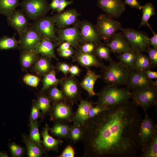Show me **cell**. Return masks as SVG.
Wrapping results in <instances>:
<instances>
[{
  "mask_svg": "<svg viewBox=\"0 0 157 157\" xmlns=\"http://www.w3.org/2000/svg\"><path fill=\"white\" fill-rule=\"evenodd\" d=\"M132 100L108 107L88 119L82 136L86 156L136 157L140 149L142 118Z\"/></svg>",
  "mask_w": 157,
  "mask_h": 157,
  "instance_id": "6da1fadb",
  "label": "cell"
},
{
  "mask_svg": "<svg viewBox=\"0 0 157 157\" xmlns=\"http://www.w3.org/2000/svg\"><path fill=\"white\" fill-rule=\"evenodd\" d=\"M101 68V78L107 85L119 87L126 85L131 69L122 62L113 60Z\"/></svg>",
  "mask_w": 157,
  "mask_h": 157,
  "instance_id": "7a4b0ae2",
  "label": "cell"
},
{
  "mask_svg": "<svg viewBox=\"0 0 157 157\" xmlns=\"http://www.w3.org/2000/svg\"><path fill=\"white\" fill-rule=\"evenodd\" d=\"M95 104L108 107L126 102L131 99L130 90L127 88L107 85L97 94Z\"/></svg>",
  "mask_w": 157,
  "mask_h": 157,
  "instance_id": "3957f363",
  "label": "cell"
},
{
  "mask_svg": "<svg viewBox=\"0 0 157 157\" xmlns=\"http://www.w3.org/2000/svg\"><path fill=\"white\" fill-rule=\"evenodd\" d=\"M99 37L106 43L108 42L118 31L122 28L119 21L106 14L98 16L94 26Z\"/></svg>",
  "mask_w": 157,
  "mask_h": 157,
  "instance_id": "277c9868",
  "label": "cell"
},
{
  "mask_svg": "<svg viewBox=\"0 0 157 157\" xmlns=\"http://www.w3.org/2000/svg\"><path fill=\"white\" fill-rule=\"evenodd\" d=\"M131 99L146 112L157 103V85L143 87L132 90Z\"/></svg>",
  "mask_w": 157,
  "mask_h": 157,
  "instance_id": "5b68a950",
  "label": "cell"
},
{
  "mask_svg": "<svg viewBox=\"0 0 157 157\" xmlns=\"http://www.w3.org/2000/svg\"><path fill=\"white\" fill-rule=\"evenodd\" d=\"M131 50L137 54L143 53L150 47V38L144 33L131 28L121 30Z\"/></svg>",
  "mask_w": 157,
  "mask_h": 157,
  "instance_id": "8992f818",
  "label": "cell"
},
{
  "mask_svg": "<svg viewBox=\"0 0 157 157\" xmlns=\"http://www.w3.org/2000/svg\"><path fill=\"white\" fill-rule=\"evenodd\" d=\"M20 5L27 17L33 20L43 17L50 9L47 0H23Z\"/></svg>",
  "mask_w": 157,
  "mask_h": 157,
  "instance_id": "52a82bcc",
  "label": "cell"
},
{
  "mask_svg": "<svg viewBox=\"0 0 157 157\" xmlns=\"http://www.w3.org/2000/svg\"><path fill=\"white\" fill-rule=\"evenodd\" d=\"M157 134V126L153 120L145 112L139 131L140 149L143 152L151 140Z\"/></svg>",
  "mask_w": 157,
  "mask_h": 157,
  "instance_id": "ba28073f",
  "label": "cell"
},
{
  "mask_svg": "<svg viewBox=\"0 0 157 157\" xmlns=\"http://www.w3.org/2000/svg\"><path fill=\"white\" fill-rule=\"evenodd\" d=\"M42 38L41 34L32 25L28 26L20 35L18 48L21 51H33Z\"/></svg>",
  "mask_w": 157,
  "mask_h": 157,
  "instance_id": "9c48e42d",
  "label": "cell"
},
{
  "mask_svg": "<svg viewBox=\"0 0 157 157\" xmlns=\"http://www.w3.org/2000/svg\"><path fill=\"white\" fill-rule=\"evenodd\" d=\"M32 25L38 31L43 37L53 42L56 43L57 41L52 17H43L36 20Z\"/></svg>",
  "mask_w": 157,
  "mask_h": 157,
  "instance_id": "30bf717a",
  "label": "cell"
},
{
  "mask_svg": "<svg viewBox=\"0 0 157 157\" xmlns=\"http://www.w3.org/2000/svg\"><path fill=\"white\" fill-rule=\"evenodd\" d=\"M57 39L58 43L64 42H69L71 46L76 48L80 43L81 35L78 24H75L71 27L58 28Z\"/></svg>",
  "mask_w": 157,
  "mask_h": 157,
  "instance_id": "8fae6325",
  "label": "cell"
},
{
  "mask_svg": "<svg viewBox=\"0 0 157 157\" xmlns=\"http://www.w3.org/2000/svg\"><path fill=\"white\" fill-rule=\"evenodd\" d=\"M157 85V80L148 78L142 71L132 69L131 70L126 88L130 90L148 86Z\"/></svg>",
  "mask_w": 157,
  "mask_h": 157,
  "instance_id": "7c38bea8",
  "label": "cell"
},
{
  "mask_svg": "<svg viewBox=\"0 0 157 157\" xmlns=\"http://www.w3.org/2000/svg\"><path fill=\"white\" fill-rule=\"evenodd\" d=\"M97 3L106 14L113 18L119 17L125 9L122 0H97Z\"/></svg>",
  "mask_w": 157,
  "mask_h": 157,
  "instance_id": "4fadbf2b",
  "label": "cell"
},
{
  "mask_svg": "<svg viewBox=\"0 0 157 157\" xmlns=\"http://www.w3.org/2000/svg\"><path fill=\"white\" fill-rule=\"evenodd\" d=\"M24 13L22 10H16L6 16L8 25L16 30L19 36L29 26L28 20Z\"/></svg>",
  "mask_w": 157,
  "mask_h": 157,
  "instance_id": "5bb4252c",
  "label": "cell"
},
{
  "mask_svg": "<svg viewBox=\"0 0 157 157\" xmlns=\"http://www.w3.org/2000/svg\"><path fill=\"white\" fill-rule=\"evenodd\" d=\"M79 14L74 9H71L57 13L52 18L56 25L58 28H62L75 24L78 19Z\"/></svg>",
  "mask_w": 157,
  "mask_h": 157,
  "instance_id": "9a60e30c",
  "label": "cell"
},
{
  "mask_svg": "<svg viewBox=\"0 0 157 157\" xmlns=\"http://www.w3.org/2000/svg\"><path fill=\"white\" fill-rule=\"evenodd\" d=\"M81 35L80 42H90L96 44L101 43L94 26L90 22L84 20L78 24Z\"/></svg>",
  "mask_w": 157,
  "mask_h": 157,
  "instance_id": "2e32d148",
  "label": "cell"
},
{
  "mask_svg": "<svg viewBox=\"0 0 157 157\" xmlns=\"http://www.w3.org/2000/svg\"><path fill=\"white\" fill-rule=\"evenodd\" d=\"M73 60L77 62L88 69L92 67L101 69L105 66L95 54L84 53L80 51H78L73 56Z\"/></svg>",
  "mask_w": 157,
  "mask_h": 157,
  "instance_id": "e0dca14e",
  "label": "cell"
},
{
  "mask_svg": "<svg viewBox=\"0 0 157 157\" xmlns=\"http://www.w3.org/2000/svg\"><path fill=\"white\" fill-rule=\"evenodd\" d=\"M104 44L114 53L132 51L121 32L117 33L108 42Z\"/></svg>",
  "mask_w": 157,
  "mask_h": 157,
  "instance_id": "ac0fdd59",
  "label": "cell"
},
{
  "mask_svg": "<svg viewBox=\"0 0 157 157\" xmlns=\"http://www.w3.org/2000/svg\"><path fill=\"white\" fill-rule=\"evenodd\" d=\"M61 89L63 94L68 99L73 100L78 96L79 88L76 80L71 76L61 80Z\"/></svg>",
  "mask_w": 157,
  "mask_h": 157,
  "instance_id": "d6986e66",
  "label": "cell"
},
{
  "mask_svg": "<svg viewBox=\"0 0 157 157\" xmlns=\"http://www.w3.org/2000/svg\"><path fill=\"white\" fill-rule=\"evenodd\" d=\"M58 44L53 43L48 39L43 37L34 51L37 54L46 56L50 59L54 58L58 60L55 54L54 48Z\"/></svg>",
  "mask_w": 157,
  "mask_h": 157,
  "instance_id": "ffe728a7",
  "label": "cell"
},
{
  "mask_svg": "<svg viewBox=\"0 0 157 157\" xmlns=\"http://www.w3.org/2000/svg\"><path fill=\"white\" fill-rule=\"evenodd\" d=\"M93 103L90 101H81L74 117V121L77 125H83L88 119V116Z\"/></svg>",
  "mask_w": 157,
  "mask_h": 157,
  "instance_id": "44dd1931",
  "label": "cell"
},
{
  "mask_svg": "<svg viewBox=\"0 0 157 157\" xmlns=\"http://www.w3.org/2000/svg\"><path fill=\"white\" fill-rule=\"evenodd\" d=\"M31 68L32 72L41 76L48 73L54 67L51 63L50 59L42 55L39 56Z\"/></svg>",
  "mask_w": 157,
  "mask_h": 157,
  "instance_id": "7402d4cb",
  "label": "cell"
},
{
  "mask_svg": "<svg viewBox=\"0 0 157 157\" xmlns=\"http://www.w3.org/2000/svg\"><path fill=\"white\" fill-rule=\"evenodd\" d=\"M87 73L85 77L80 83L81 87L88 93L89 96L91 97L96 94L94 90V86L97 80L101 78L100 75L88 69Z\"/></svg>",
  "mask_w": 157,
  "mask_h": 157,
  "instance_id": "603a6c76",
  "label": "cell"
},
{
  "mask_svg": "<svg viewBox=\"0 0 157 157\" xmlns=\"http://www.w3.org/2000/svg\"><path fill=\"white\" fill-rule=\"evenodd\" d=\"M39 56V55L33 51H21L20 56L21 69L23 72H26L31 67Z\"/></svg>",
  "mask_w": 157,
  "mask_h": 157,
  "instance_id": "cb8c5ba5",
  "label": "cell"
},
{
  "mask_svg": "<svg viewBox=\"0 0 157 157\" xmlns=\"http://www.w3.org/2000/svg\"><path fill=\"white\" fill-rule=\"evenodd\" d=\"M142 10L143 13L142 16L139 28L142 26H146L153 32L154 31L148 21L152 16L156 14L154 5L152 3L148 2L146 4L142 6Z\"/></svg>",
  "mask_w": 157,
  "mask_h": 157,
  "instance_id": "d4e9b609",
  "label": "cell"
},
{
  "mask_svg": "<svg viewBox=\"0 0 157 157\" xmlns=\"http://www.w3.org/2000/svg\"><path fill=\"white\" fill-rule=\"evenodd\" d=\"M153 68L148 56L143 53L137 54L133 69L143 71L151 70Z\"/></svg>",
  "mask_w": 157,
  "mask_h": 157,
  "instance_id": "484cf974",
  "label": "cell"
},
{
  "mask_svg": "<svg viewBox=\"0 0 157 157\" xmlns=\"http://www.w3.org/2000/svg\"><path fill=\"white\" fill-rule=\"evenodd\" d=\"M20 0H0V15L7 16L16 10Z\"/></svg>",
  "mask_w": 157,
  "mask_h": 157,
  "instance_id": "4316f807",
  "label": "cell"
},
{
  "mask_svg": "<svg viewBox=\"0 0 157 157\" xmlns=\"http://www.w3.org/2000/svg\"><path fill=\"white\" fill-rule=\"evenodd\" d=\"M61 80L56 76V71L54 67L48 73L44 76L42 79V87L41 91L43 92L51 87L57 85L60 83Z\"/></svg>",
  "mask_w": 157,
  "mask_h": 157,
  "instance_id": "83f0119b",
  "label": "cell"
},
{
  "mask_svg": "<svg viewBox=\"0 0 157 157\" xmlns=\"http://www.w3.org/2000/svg\"><path fill=\"white\" fill-rule=\"evenodd\" d=\"M137 55L134 52L131 51L119 54L117 58L131 70L133 69Z\"/></svg>",
  "mask_w": 157,
  "mask_h": 157,
  "instance_id": "f1b7e54d",
  "label": "cell"
},
{
  "mask_svg": "<svg viewBox=\"0 0 157 157\" xmlns=\"http://www.w3.org/2000/svg\"><path fill=\"white\" fill-rule=\"evenodd\" d=\"M54 113L56 118L64 119L68 118L70 116L71 111L67 105L63 102H60L56 105Z\"/></svg>",
  "mask_w": 157,
  "mask_h": 157,
  "instance_id": "f546056e",
  "label": "cell"
},
{
  "mask_svg": "<svg viewBox=\"0 0 157 157\" xmlns=\"http://www.w3.org/2000/svg\"><path fill=\"white\" fill-rule=\"evenodd\" d=\"M19 44V41L16 39L15 35L12 37L5 36L0 38V50L18 48Z\"/></svg>",
  "mask_w": 157,
  "mask_h": 157,
  "instance_id": "4dcf8cb0",
  "label": "cell"
},
{
  "mask_svg": "<svg viewBox=\"0 0 157 157\" xmlns=\"http://www.w3.org/2000/svg\"><path fill=\"white\" fill-rule=\"evenodd\" d=\"M111 52L108 47L101 43L96 45L94 53L99 59H104L109 62L113 60L110 56Z\"/></svg>",
  "mask_w": 157,
  "mask_h": 157,
  "instance_id": "1f68e13d",
  "label": "cell"
},
{
  "mask_svg": "<svg viewBox=\"0 0 157 157\" xmlns=\"http://www.w3.org/2000/svg\"><path fill=\"white\" fill-rule=\"evenodd\" d=\"M138 157H157V134L154 136L144 150Z\"/></svg>",
  "mask_w": 157,
  "mask_h": 157,
  "instance_id": "d6a6232c",
  "label": "cell"
},
{
  "mask_svg": "<svg viewBox=\"0 0 157 157\" xmlns=\"http://www.w3.org/2000/svg\"><path fill=\"white\" fill-rule=\"evenodd\" d=\"M43 142L44 146L48 149H52L57 147L59 142L50 135L48 133V129L46 126L42 133Z\"/></svg>",
  "mask_w": 157,
  "mask_h": 157,
  "instance_id": "836d02e7",
  "label": "cell"
},
{
  "mask_svg": "<svg viewBox=\"0 0 157 157\" xmlns=\"http://www.w3.org/2000/svg\"><path fill=\"white\" fill-rule=\"evenodd\" d=\"M26 144L28 149V154L30 157H38L42 154L41 148L32 141L26 140Z\"/></svg>",
  "mask_w": 157,
  "mask_h": 157,
  "instance_id": "e575fe53",
  "label": "cell"
},
{
  "mask_svg": "<svg viewBox=\"0 0 157 157\" xmlns=\"http://www.w3.org/2000/svg\"><path fill=\"white\" fill-rule=\"evenodd\" d=\"M31 126L30 137L31 140L42 149L41 144L40 134L37 122L35 121L31 122Z\"/></svg>",
  "mask_w": 157,
  "mask_h": 157,
  "instance_id": "d590c367",
  "label": "cell"
},
{
  "mask_svg": "<svg viewBox=\"0 0 157 157\" xmlns=\"http://www.w3.org/2000/svg\"><path fill=\"white\" fill-rule=\"evenodd\" d=\"M38 107L40 110L43 113L48 110L50 106V100L45 95L40 96L37 101Z\"/></svg>",
  "mask_w": 157,
  "mask_h": 157,
  "instance_id": "8d00e7d4",
  "label": "cell"
},
{
  "mask_svg": "<svg viewBox=\"0 0 157 157\" xmlns=\"http://www.w3.org/2000/svg\"><path fill=\"white\" fill-rule=\"evenodd\" d=\"M69 130V127L66 125L56 124L51 129L53 134L60 136H65L68 133Z\"/></svg>",
  "mask_w": 157,
  "mask_h": 157,
  "instance_id": "74e56055",
  "label": "cell"
},
{
  "mask_svg": "<svg viewBox=\"0 0 157 157\" xmlns=\"http://www.w3.org/2000/svg\"><path fill=\"white\" fill-rule=\"evenodd\" d=\"M23 80L27 85L36 88L39 83L40 79L39 77L37 76L27 74L23 76Z\"/></svg>",
  "mask_w": 157,
  "mask_h": 157,
  "instance_id": "f35d334b",
  "label": "cell"
},
{
  "mask_svg": "<svg viewBox=\"0 0 157 157\" xmlns=\"http://www.w3.org/2000/svg\"><path fill=\"white\" fill-rule=\"evenodd\" d=\"M49 89V95L53 100L58 101L63 99L64 94L62 91L58 88L56 85L53 86Z\"/></svg>",
  "mask_w": 157,
  "mask_h": 157,
  "instance_id": "ab89813d",
  "label": "cell"
},
{
  "mask_svg": "<svg viewBox=\"0 0 157 157\" xmlns=\"http://www.w3.org/2000/svg\"><path fill=\"white\" fill-rule=\"evenodd\" d=\"M146 52L153 68L156 67L157 65V50L149 47Z\"/></svg>",
  "mask_w": 157,
  "mask_h": 157,
  "instance_id": "60d3db41",
  "label": "cell"
},
{
  "mask_svg": "<svg viewBox=\"0 0 157 157\" xmlns=\"http://www.w3.org/2000/svg\"><path fill=\"white\" fill-rule=\"evenodd\" d=\"M107 107L106 106L100 105H97L94 107L92 106L89 111L88 118L90 119L97 115L105 110Z\"/></svg>",
  "mask_w": 157,
  "mask_h": 157,
  "instance_id": "b9f144b4",
  "label": "cell"
},
{
  "mask_svg": "<svg viewBox=\"0 0 157 157\" xmlns=\"http://www.w3.org/2000/svg\"><path fill=\"white\" fill-rule=\"evenodd\" d=\"M96 45L90 42L84 43L81 47L80 51L84 53H93Z\"/></svg>",
  "mask_w": 157,
  "mask_h": 157,
  "instance_id": "7bdbcfd3",
  "label": "cell"
},
{
  "mask_svg": "<svg viewBox=\"0 0 157 157\" xmlns=\"http://www.w3.org/2000/svg\"><path fill=\"white\" fill-rule=\"evenodd\" d=\"M39 110L37 104V101H34L31 115V122L35 121L38 117Z\"/></svg>",
  "mask_w": 157,
  "mask_h": 157,
  "instance_id": "ee69618b",
  "label": "cell"
},
{
  "mask_svg": "<svg viewBox=\"0 0 157 157\" xmlns=\"http://www.w3.org/2000/svg\"><path fill=\"white\" fill-rule=\"evenodd\" d=\"M10 147L13 155L14 156H20L23 153V148L15 144H11Z\"/></svg>",
  "mask_w": 157,
  "mask_h": 157,
  "instance_id": "f6af8a7d",
  "label": "cell"
},
{
  "mask_svg": "<svg viewBox=\"0 0 157 157\" xmlns=\"http://www.w3.org/2000/svg\"><path fill=\"white\" fill-rule=\"evenodd\" d=\"M70 66L65 63H58L57 65L56 68L59 71L62 72L67 76L69 72Z\"/></svg>",
  "mask_w": 157,
  "mask_h": 157,
  "instance_id": "bcb514c9",
  "label": "cell"
},
{
  "mask_svg": "<svg viewBox=\"0 0 157 157\" xmlns=\"http://www.w3.org/2000/svg\"><path fill=\"white\" fill-rule=\"evenodd\" d=\"M74 150L70 145L67 146L64 150L59 157H74Z\"/></svg>",
  "mask_w": 157,
  "mask_h": 157,
  "instance_id": "7dc6e473",
  "label": "cell"
},
{
  "mask_svg": "<svg viewBox=\"0 0 157 157\" xmlns=\"http://www.w3.org/2000/svg\"><path fill=\"white\" fill-rule=\"evenodd\" d=\"M73 3L72 0L67 1V0H60L59 7L56 10L57 13L62 12L65 8L69 5L72 4Z\"/></svg>",
  "mask_w": 157,
  "mask_h": 157,
  "instance_id": "c3c4849f",
  "label": "cell"
},
{
  "mask_svg": "<svg viewBox=\"0 0 157 157\" xmlns=\"http://www.w3.org/2000/svg\"><path fill=\"white\" fill-rule=\"evenodd\" d=\"M124 2L125 4L127 5L132 8L140 10H142V6L137 0H124Z\"/></svg>",
  "mask_w": 157,
  "mask_h": 157,
  "instance_id": "681fc988",
  "label": "cell"
},
{
  "mask_svg": "<svg viewBox=\"0 0 157 157\" xmlns=\"http://www.w3.org/2000/svg\"><path fill=\"white\" fill-rule=\"evenodd\" d=\"M82 132L80 129L78 127H75L72 129L71 132L72 139L74 140H77L80 138Z\"/></svg>",
  "mask_w": 157,
  "mask_h": 157,
  "instance_id": "f907efd6",
  "label": "cell"
},
{
  "mask_svg": "<svg viewBox=\"0 0 157 157\" xmlns=\"http://www.w3.org/2000/svg\"><path fill=\"white\" fill-rule=\"evenodd\" d=\"M60 56L64 58H68L72 56L74 53L73 49L70 47L68 49L58 52Z\"/></svg>",
  "mask_w": 157,
  "mask_h": 157,
  "instance_id": "816d5d0a",
  "label": "cell"
},
{
  "mask_svg": "<svg viewBox=\"0 0 157 157\" xmlns=\"http://www.w3.org/2000/svg\"><path fill=\"white\" fill-rule=\"evenodd\" d=\"M81 72L80 69L77 65H72L70 66L69 72L72 76H78Z\"/></svg>",
  "mask_w": 157,
  "mask_h": 157,
  "instance_id": "f5cc1de1",
  "label": "cell"
},
{
  "mask_svg": "<svg viewBox=\"0 0 157 157\" xmlns=\"http://www.w3.org/2000/svg\"><path fill=\"white\" fill-rule=\"evenodd\" d=\"M146 76L149 79L152 80L153 79L157 78V72L153 71L151 70H146L143 71Z\"/></svg>",
  "mask_w": 157,
  "mask_h": 157,
  "instance_id": "db71d44e",
  "label": "cell"
},
{
  "mask_svg": "<svg viewBox=\"0 0 157 157\" xmlns=\"http://www.w3.org/2000/svg\"><path fill=\"white\" fill-rule=\"evenodd\" d=\"M59 3L60 0H52L51 3L49 4L50 9H52L53 11H56L58 8Z\"/></svg>",
  "mask_w": 157,
  "mask_h": 157,
  "instance_id": "11a10c76",
  "label": "cell"
},
{
  "mask_svg": "<svg viewBox=\"0 0 157 157\" xmlns=\"http://www.w3.org/2000/svg\"><path fill=\"white\" fill-rule=\"evenodd\" d=\"M153 33V36L150 38V45L152 46L153 48L157 50V34L154 32Z\"/></svg>",
  "mask_w": 157,
  "mask_h": 157,
  "instance_id": "9f6ffc18",
  "label": "cell"
},
{
  "mask_svg": "<svg viewBox=\"0 0 157 157\" xmlns=\"http://www.w3.org/2000/svg\"><path fill=\"white\" fill-rule=\"evenodd\" d=\"M70 44L67 42H62L57 49L58 52L69 49L71 47Z\"/></svg>",
  "mask_w": 157,
  "mask_h": 157,
  "instance_id": "6f0895ef",
  "label": "cell"
},
{
  "mask_svg": "<svg viewBox=\"0 0 157 157\" xmlns=\"http://www.w3.org/2000/svg\"><path fill=\"white\" fill-rule=\"evenodd\" d=\"M7 155L5 153H0V157H7Z\"/></svg>",
  "mask_w": 157,
  "mask_h": 157,
  "instance_id": "680465c9",
  "label": "cell"
}]
</instances>
